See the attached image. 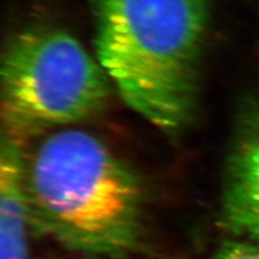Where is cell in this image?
I'll return each mask as SVG.
<instances>
[{
  "label": "cell",
  "instance_id": "cell-1",
  "mask_svg": "<svg viewBox=\"0 0 259 259\" xmlns=\"http://www.w3.org/2000/svg\"><path fill=\"white\" fill-rule=\"evenodd\" d=\"M31 232L88 257L125 259L147 233L141 176L87 131L61 130L27 158Z\"/></svg>",
  "mask_w": 259,
  "mask_h": 259
},
{
  "label": "cell",
  "instance_id": "cell-4",
  "mask_svg": "<svg viewBox=\"0 0 259 259\" xmlns=\"http://www.w3.org/2000/svg\"><path fill=\"white\" fill-rule=\"evenodd\" d=\"M220 226L234 238L259 242V100L246 107L227 155Z\"/></svg>",
  "mask_w": 259,
  "mask_h": 259
},
{
  "label": "cell",
  "instance_id": "cell-5",
  "mask_svg": "<svg viewBox=\"0 0 259 259\" xmlns=\"http://www.w3.org/2000/svg\"><path fill=\"white\" fill-rule=\"evenodd\" d=\"M23 142L3 134L0 149V259H29L30 210Z\"/></svg>",
  "mask_w": 259,
  "mask_h": 259
},
{
  "label": "cell",
  "instance_id": "cell-3",
  "mask_svg": "<svg viewBox=\"0 0 259 259\" xmlns=\"http://www.w3.org/2000/svg\"><path fill=\"white\" fill-rule=\"evenodd\" d=\"M108 79L67 32L41 27L19 32L3 58V134L25 143L54 126L92 118L105 108Z\"/></svg>",
  "mask_w": 259,
  "mask_h": 259
},
{
  "label": "cell",
  "instance_id": "cell-2",
  "mask_svg": "<svg viewBox=\"0 0 259 259\" xmlns=\"http://www.w3.org/2000/svg\"><path fill=\"white\" fill-rule=\"evenodd\" d=\"M99 63L124 101L167 134L192 121L210 0H88Z\"/></svg>",
  "mask_w": 259,
  "mask_h": 259
},
{
  "label": "cell",
  "instance_id": "cell-7",
  "mask_svg": "<svg viewBox=\"0 0 259 259\" xmlns=\"http://www.w3.org/2000/svg\"><path fill=\"white\" fill-rule=\"evenodd\" d=\"M85 259H108V258H95V257H88Z\"/></svg>",
  "mask_w": 259,
  "mask_h": 259
},
{
  "label": "cell",
  "instance_id": "cell-6",
  "mask_svg": "<svg viewBox=\"0 0 259 259\" xmlns=\"http://www.w3.org/2000/svg\"><path fill=\"white\" fill-rule=\"evenodd\" d=\"M205 259H259V242L235 238L216 248Z\"/></svg>",
  "mask_w": 259,
  "mask_h": 259
}]
</instances>
